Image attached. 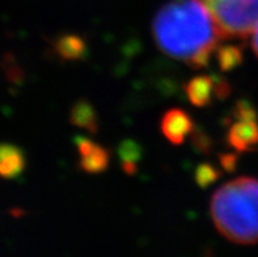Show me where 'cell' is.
I'll use <instances>...</instances> for the list:
<instances>
[{
	"label": "cell",
	"instance_id": "7a4b0ae2",
	"mask_svg": "<svg viewBox=\"0 0 258 257\" xmlns=\"http://www.w3.org/2000/svg\"><path fill=\"white\" fill-rule=\"evenodd\" d=\"M210 210L224 238L237 244L258 243V180L239 177L220 186Z\"/></svg>",
	"mask_w": 258,
	"mask_h": 257
},
{
	"label": "cell",
	"instance_id": "4fadbf2b",
	"mask_svg": "<svg viewBox=\"0 0 258 257\" xmlns=\"http://www.w3.org/2000/svg\"><path fill=\"white\" fill-rule=\"evenodd\" d=\"M219 177V172L210 164H202L198 167V170L196 172V180L198 182V185L202 188L211 185L213 182H215Z\"/></svg>",
	"mask_w": 258,
	"mask_h": 257
},
{
	"label": "cell",
	"instance_id": "8fae6325",
	"mask_svg": "<svg viewBox=\"0 0 258 257\" xmlns=\"http://www.w3.org/2000/svg\"><path fill=\"white\" fill-rule=\"evenodd\" d=\"M216 61L222 71H231L242 62V52L237 46H220L216 52Z\"/></svg>",
	"mask_w": 258,
	"mask_h": 257
},
{
	"label": "cell",
	"instance_id": "7c38bea8",
	"mask_svg": "<svg viewBox=\"0 0 258 257\" xmlns=\"http://www.w3.org/2000/svg\"><path fill=\"white\" fill-rule=\"evenodd\" d=\"M119 155L123 162V170L128 175H133L137 171V164L141 159V147L133 140L123 142L119 148Z\"/></svg>",
	"mask_w": 258,
	"mask_h": 257
},
{
	"label": "cell",
	"instance_id": "8992f818",
	"mask_svg": "<svg viewBox=\"0 0 258 257\" xmlns=\"http://www.w3.org/2000/svg\"><path fill=\"white\" fill-rule=\"evenodd\" d=\"M161 131L170 143L181 144L193 133L194 122L189 114L181 109H170L161 118Z\"/></svg>",
	"mask_w": 258,
	"mask_h": 257
},
{
	"label": "cell",
	"instance_id": "9c48e42d",
	"mask_svg": "<svg viewBox=\"0 0 258 257\" xmlns=\"http://www.w3.org/2000/svg\"><path fill=\"white\" fill-rule=\"evenodd\" d=\"M70 121L75 126L85 129L87 131L96 133L98 130V121L96 111L88 101H78L71 109Z\"/></svg>",
	"mask_w": 258,
	"mask_h": 257
},
{
	"label": "cell",
	"instance_id": "9a60e30c",
	"mask_svg": "<svg viewBox=\"0 0 258 257\" xmlns=\"http://www.w3.org/2000/svg\"><path fill=\"white\" fill-rule=\"evenodd\" d=\"M252 45H253V49H254V53L257 54V57H258V28L254 30V36H253Z\"/></svg>",
	"mask_w": 258,
	"mask_h": 257
},
{
	"label": "cell",
	"instance_id": "30bf717a",
	"mask_svg": "<svg viewBox=\"0 0 258 257\" xmlns=\"http://www.w3.org/2000/svg\"><path fill=\"white\" fill-rule=\"evenodd\" d=\"M55 47L59 56L64 59H80L87 53V43L84 39L74 34L59 37Z\"/></svg>",
	"mask_w": 258,
	"mask_h": 257
},
{
	"label": "cell",
	"instance_id": "5bb4252c",
	"mask_svg": "<svg viewBox=\"0 0 258 257\" xmlns=\"http://www.w3.org/2000/svg\"><path fill=\"white\" fill-rule=\"evenodd\" d=\"M222 164L223 167L228 171L235 170L236 167V157L235 155H226L222 158Z\"/></svg>",
	"mask_w": 258,
	"mask_h": 257
},
{
	"label": "cell",
	"instance_id": "6da1fadb",
	"mask_svg": "<svg viewBox=\"0 0 258 257\" xmlns=\"http://www.w3.org/2000/svg\"><path fill=\"white\" fill-rule=\"evenodd\" d=\"M157 46L193 69H203L223 39L215 19L202 0H172L152 24Z\"/></svg>",
	"mask_w": 258,
	"mask_h": 257
},
{
	"label": "cell",
	"instance_id": "277c9868",
	"mask_svg": "<svg viewBox=\"0 0 258 257\" xmlns=\"http://www.w3.org/2000/svg\"><path fill=\"white\" fill-rule=\"evenodd\" d=\"M229 146L236 151H246L258 143V122L255 113L248 102H239L235 112V121L227 134Z\"/></svg>",
	"mask_w": 258,
	"mask_h": 257
},
{
	"label": "cell",
	"instance_id": "3957f363",
	"mask_svg": "<svg viewBox=\"0 0 258 257\" xmlns=\"http://www.w3.org/2000/svg\"><path fill=\"white\" fill-rule=\"evenodd\" d=\"M224 38H245L258 28V0H202Z\"/></svg>",
	"mask_w": 258,
	"mask_h": 257
},
{
	"label": "cell",
	"instance_id": "ba28073f",
	"mask_svg": "<svg viewBox=\"0 0 258 257\" xmlns=\"http://www.w3.org/2000/svg\"><path fill=\"white\" fill-rule=\"evenodd\" d=\"M25 168V157L19 147L13 144H0V176L13 179Z\"/></svg>",
	"mask_w": 258,
	"mask_h": 257
},
{
	"label": "cell",
	"instance_id": "52a82bcc",
	"mask_svg": "<svg viewBox=\"0 0 258 257\" xmlns=\"http://www.w3.org/2000/svg\"><path fill=\"white\" fill-rule=\"evenodd\" d=\"M75 143L80 153V168L88 173L104 172L109 166L108 150L98 146L87 138H75Z\"/></svg>",
	"mask_w": 258,
	"mask_h": 257
},
{
	"label": "cell",
	"instance_id": "5b68a950",
	"mask_svg": "<svg viewBox=\"0 0 258 257\" xmlns=\"http://www.w3.org/2000/svg\"><path fill=\"white\" fill-rule=\"evenodd\" d=\"M187 97L196 107H207L213 102L215 96L226 97L231 92V87L226 80H219L213 76H196L186 84Z\"/></svg>",
	"mask_w": 258,
	"mask_h": 257
}]
</instances>
